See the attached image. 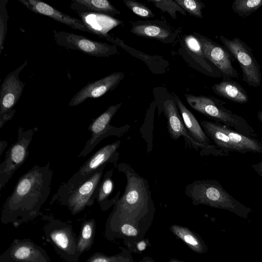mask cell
<instances>
[{"label":"cell","instance_id":"cell-34","mask_svg":"<svg viewBox=\"0 0 262 262\" xmlns=\"http://www.w3.org/2000/svg\"><path fill=\"white\" fill-rule=\"evenodd\" d=\"M251 167L257 172V173L262 177V161L258 163L253 164Z\"/></svg>","mask_w":262,"mask_h":262},{"label":"cell","instance_id":"cell-20","mask_svg":"<svg viewBox=\"0 0 262 262\" xmlns=\"http://www.w3.org/2000/svg\"><path fill=\"white\" fill-rule=\"evenodd\" d=\"M211 88L216 95L231 101L242 104L249 101L248 94L244 88L230 78L223 79Z\"/></svg>","mask_w":262,"mask_h":262},{"label":"cell","instance_id":"cell-18","mask_svg":"<svg viewBox=\"0 0 262 262\" xmlns=\"http://www.w3.org/2000/svg\"><path fill=\"white\" fill-rule=\"evenodd\" d=\"M17 1L34 13L51 17L72 29L91 33L81 20L64 14L46 3L39 0Z\"/></svg>","mask_w":262,"mask_h":262},{"label":"cell","instance_id":"cell-26","mask_svg":"<svg viewBox=\"0 0 262 262\" xmlns=\"http://www.w3.org/2000/svg\"><path fill=\"white\" fill-rule=\"evenodd\" d=\"M95 227L96 223L94 219L82 223L77 245V251L80 255L91 248L94 242Z\"/></svg>","mask_w":262,"mask_h":262},{"label":"cell","instance_id":"cell-1","mask_svg":"<svg viewBox=\"0 0 262 262\" xmlns=\"http://www.w3.org/2000/svg\"><path fill=\"white\" fill-rule=\"evenodd\" d=\"M116 167L125 174L127 182L107 218L104 234L111 239L135 243L145 238L152 223L155 207L147 181L126 163H119Z\"/></svg>","mask_w":262,"mask_h":262},{"label":"cell","instance_id":"cell-13","mask_svg":"<svg viewBox=\"0 0 262 262\" xmlns=\"http://www.w3.org/2000/svg\"><path fill=\"white\" fill-rule=\"evenodd\" d=\"M193 35L200 41L206 58L216 67L223 79L239 78L237 71L232 64L234 58L224 46L196 32Z\"/></svg>","mask_w":262,"mask_h":262},{"label":"cell","instance_id":"cell-23","mask_svg":"<svg viewBox=\"0 0 262 262\" xmlns=\"http://www.w3.org/2000/svg\"><path fill=\"white\" fill-rule=\"evenodd\" d=\"M169 229L176 237L194 252L199 254L206 252V246L201 237L187 227L174 224L170 226Z\"/></svg>","mask_w":262,"mask_h":262},{"label":"cell","instance_id":"cell-32","mask_svg":"<svg viewBox=\"0 0 262 262\" xmlns=\"http://www.w3.org/2000/svg\"><path fill=\"white\" fill-rule=\"evenodd\" d=\"M125 6L137 16L143 18H152L155 16L151 10L145 5L134 0H123Z\"/></svg>","mask_w":262,"mask_h":262},{"label":"cell","instance_id":"cell-35","mask_svg":"<svg viewBox=\"0 0 262 262\" xmlns=\"http://www.w3.org/2000/svg\"><path fill=\"white\" fill-rule=\"evenodd\" d=\"M0 144V155L1 156L4 150L8 146V142L6 141H1Z\"/></svg>","mask_w":262,"mask_h":262},{"label":"cell","instance_id":"cell-28","mask_svg":"<svg viewBox=\"0 0 262 262\" xmlns=\"http://www.w3.org/2000/svg\"><path fill=\"white\" fill-rule=\"evenodd\" d=\"M262 6V0H235L232 5L233 11L239 16L246 18Z\"/></svg>","mask_w":262,"mask_h":262},{"label":"cell","instance_id":"cell-15","mask_svg":"<svg viewBox=\"0 0 262 262\" xmlns=\"http://www.w3.org/2000/svg\"><path fill=\"white\" fill-rule=\"evenodd\" d=\"M174 101L181 115L185 126L190 135L199 143L203 145L209 154L215 156H228L229 152L225 151L211 144L208 137L192 113L186 107L176 94H173Z\"/></svg>","mask_w":262,"mask_h":262},{"label":"cell","instance_id":"cell-30","mask_svg":"<svg viewBox=\"0 0 262 262\" xmlns=\"http://www.w3.org/2000/svg\"><path fill=\"white\" fill-rule=\"evenodd\" d=\"M175 2L189 15L202 18V10L205 5L197 0H174Z\"/></svg>","mask_w":262,"mask_h":262},{"label":"cell","instance_id":"cell-11","mask_svg":"<svg viewBox=\"0 0 262 262\" xmlns=\"http://www.w3.org/2000/svg\"><path fill=\"white\" fill-rule=\"evenodd\" d=\"M121 105L122 103H119L108 106L103 113L92 122L88 128L91 133V136L79 154V158H84L88 155L104 138L111 136L119 137L128 129V125L116 127L110 124L112 119Z\"/></svg>","mask_w":262,"mask_h":262},{"label":"cell","instance_id":"cell-17","mask_svg":"<svg viewBox=\"0 0 262 262\" xmlns=\"http://www.w3.org/2000/svg\"><path fill=\"white\" fill-rule=\"evenodd\" d=\"M11 262H50L45 251L29 239H15L8 250Z\"/></svg>","mask_w":262,"mask_h":262},{"label":"cell","instance_id":"cell-3","mask_svg":"<svg viewBox=\"0 0 262 262\" xmlns=\"http://www.w3.org/2000/svg\"><path fill=\"white\" fill-rule=\"evenodd\" d=\"M185 194L191 199L194 205H205L226 209L242 216H246L251 210L233 198L216 180L194 181L186 187Z\"/></svg>","mask_w":262,"mask_h":262},{"label":"cell","instance_id":"cell-16","mask_svg":"<svg viewBox=\"0 0 262 262\" xmlns=\"http://www.w3.org/2000/svg\"><path fill=\"white\" fill-rule=\"evenodd\" d=\"M163 108L167 120V128L171 138L177 140L183 136L190 141V144L196 149L201 148L205 154H209L207 148L198 142L187 130L179 110L172 100H165L163 103Z\"/></svg>","mask_w":262,"mask_h":262},{"label":"cell","instance_id":"cell-12","mask_svg":"<svg viewBox=\"0 0 262 262\" xmlns=\"http://www.w3.org/2000/svg\"><path fill=\"white\" fill-rule=\"evenodd\" d=\"M106 165L101 166L60 202L61 205L67 207L72 214L75 215L94 204Z\"/></svg>","mask_w":262,"mask_h":262},{"label":"cell","instance_id":"cell-38","mask_svg":"<svg viewBox=\"0 0 262 262\" xmlns=\"http://www.w3.org/2000/svg\"><path fill=\"white\" fill-rule=\"evenodd\" d=\"M257 117L259 121L262 122V111H260L257 113Z\"/></svg>","mask_w":262,"mask_h":262},{"label":"cell","instance_id":"cell-9","mask_svg":"<svg viewBox=\"0 0 262 262\" xmlns=\"http://www.w3.org/2000/svg\"><path fill=\"white\" fill-rule=\"evenodd\" d=\"M53 38L60 47L96 57H106L118 53L116 45L93 40L74 33L54 30Z\"/></svg>","mask_w":262,"mask_h":262},{"label":"cell","instance_id":"cell-24","mask_svg":"<svg viewBox=\"0 0 262 262\" xmlns=\"http://www.w3.org/2000/svg\"><path fill=\"white\" fill-rule=\"evenodd\" d=\"M184 43L187 50L190 55L198 61L210 76L214 77H222L220 72L214 71L213 68L206 61L202 47L199 40L194 35H186L184 38Z\"/></svg>","mask_w":262,"mask_h":262},{"label":"cell","instance_id":"cell-29","mask_svg":"<svg viewBox=\"0 0 262 262\" xmlns=\"http://www.w3.org/2000/svg\"><path fill=\"white\" fill-rule=\"evenodd\" d=\"M154 4L156 7L164 12H167L173 19L177 18L176 12H179L186 16V12L175 2L172 0H148Z\"/></svg>","mask_w":262,"mask_h":262},{"label":"cell","instance_id":"cell-6","mask_svg":"<svg viewBox=\"0 0 262 262\" xmlns=\"http://www.w3.org/2000/svg\"><path fill=\"white\" fill-rule=\"evenodd\" d=\"M37 128L25 129L19 127L16 141L6 152L5 158L0 164V190L5 187L14 172L28 158L29 147Z\"/></svg>","mask_w":262,"mask_h":262},{"label":"cell","instance_id":"cell-2","mask_svg":"<svg viewBox=\"0 0 262 262\" xmlns=\"http://www.w3.org/2000/svg\"><path fill=\"white\" fill-rule=\"evenodd\" d=\"M53 171L50 163L35 165L17 180L4 203L2 223L18 225L40 214V209L50 195Z\"/></svg>","mask_w":262,"mask_h":262},{"label":"cell","instance_id":"cell-31","mask_svg":"<svg viewBox=\"0 0 262 262\" xmlns=\"http://www.w3.org/2000/svg\"><path fill=\"white\" fill-rule=\"evenodd\" d=\"M9 0L0 1V54L4 48L7 31L9 15L6 6Z\"/></svg>","mask_w":262,"mask_h":262},{"label":"cell","instance_id":"cell-33","mask_svg":"<svg viewBox=\"0 0 262 262\" xmlns=\"http://www.w3.org/2000/svg\"><path fill=\"white\" fill-rule=\"evenodd\" d=\"M149 246H150V241L147 238L145 237L141 241L127 247L126 248L131 253L141 254Z\"/></svg>","mask_w":262,"mask_h":262},{"label":"cell","instance_id":"cell-7","mask_svg":"<svg viewBox=\"0 0 262 262\" xmlns=\"http://www.w3.org/2000/svg\"><path fill=\"white\" fill-rule=\"evenodd\" d=\"M220 39L224 47L239 64L242 71L243 80L249 86H260L261 81L260 66L251 49L237 37L230 39L221 35Z\"/></svg>","mask_w":262,"mask_h":262},{"label":"cell","instance_id":"cell-14","mask_svg":"<svg viewBox=\"0 0 262 262\" xmlns=\"http://www.w3.org/2000/svg\"><path fill=\"white\" fill-rule=\"evenodd\" d=\"M124 76L122 72H114L99 80L88 83L73 96L68 106H76L88 98L95 99L101 97L114 90Z\"/></svg>","mask_w":262,"mask_h":262},{"label":"cell","instance_id":"cell-22","mask_svg":"<svg viewBox=\"0 0 262 262\" xmlns=\"http://www.w3.org/2000/svg\"><path fill=\"white\" fill-rule=\"evenodd\" d=\"M221 127L229 137L236 152L242 154L247 152L262 154V143L258 140L241 134L222 124Z\"/></svg>","mask_w":262,"mask_h":262},{"label":"cell","instance_id":"cell-19","mask_svg":"<svg viewBox=\"0 0 262 262\" xmlns=\"http://www.w3.org/2000/svg\"><path fill=\"white\" fill-rule=\"evenodd\" d=\"M159 21H138L132 23L130 31L137 36L169 42L174 39L170 28Z\"/></svg>","mask_w":262,"mask_h":262},{"label":"cell","instance_id":"cell-36","mask_svg":"<svg viewBox=\"0 0 262 262\" xmlns=\"http://www.w3.org/2000/svg\"><path fill=\"white\" fill-rule=\"evenodd\" d=\"M139 262H156L151 257L147 256H143Z\"/></svg>","mask_w":262,"mask_h":262},{"label":"cell","instance_id":"cell-8","mask_svg":"<svg viewBox=\"0 0 262 262\" xmlns=\"http://www.w3.org/2000/svg\"><path fill=\"white\" fill-rule=\"evenodd\" d=\"M45 234L60 256L67 262H78L80 255L77 240L72 226L58 220H53L44 227Z\"/></svg>","mask_w":262,"mask_h":262},{"label":"cell","instance_id":"cell-4","mask_svg":"<svg viewBox=\"0 0 262 262\" xmlns=\"http://www.w3.org/2000/svg\"><path fill=\"white\" fill-rule=\"evenodd\" d=\"M188 104L206 117L215 120L247 136L256 138L254 128L242 117L233 113L224 106L226 104L216 98L185 94Z\"/></svg>","mask_w":262,"mask_h":262},{"label":"cell","instance_id":"cell-5","mask_svg":"<svg viewBox=\"0 0 262 262\" xmlns=\"http://www.w3.org/2000/svg\"><path fill=\"white\" fill-rule=\"evenodd\" d=\"M120 144L121 141L117 140L102 147L93 154L67 182L60 185L56 193L52 196L51 204L56 200L60 202L101 166L110 162L116 163L119 157L117 150Z\"/></svg>","mask_w":262,"mask_h":262},{"label":"cell","instance_id":"cell-37","mask_svg":"<svg viewBox=\"0 0 262 262\" xmlns=\"http://www.w3.org/2000/svg\"><path fill=\"white\" fill-rule=\"evenodd\" d=\"M168 262H185V261L183 260H181L180 259H178L173 258L170 259Z\"/></svg>","mask_w":262,"mask_h":262},{"label":"cell","instance_id":"cell-25","mask_svg":"<svg viewBox=\"0 0 262 262\" xmlns=\"http://www.w3.org/2000/svg\"><path fill=\"white\" fill-rule=\"evenodd\" d=\"M113 170L106 171L97 189L96 200L102 211L107 210L114 204L108 199L111 195L114 188L112 179Z\"/></svg>","mask_w":262,"mask_h":262},{"label":"cell","instance_id":"cell-21","mask_svg":"<svg viewBox=\"0 0 262 262\" xmlns=\"http://www.w3.org/2000/svg\"><path fill=\"white\" fill-rule=\"evenodd\" d=\"M69 7L77 14L100 13L110 15L121 14L107 0H72Z\"/></svg>","mask_w":262,"mask_h":262},{"label":"cell","instance_id":"cell-27","mask_svg":"<svg viewBox=\"0 0 262 262\" xmlns=\"http://www.w3.org/2000/svg\"><path fill=\"white\" fill-rule=\"evenodd\" d=\"M120 253L108 256L100 252L92 255L86 262H134L132 253L126 248L119 246Z\"/></svg>","mask_w":262,"mask_h":262},{"label":"cell","instance_id":"cell-10","mask_svg":"<svg viewBox=\"0 0 262 262\" xmlns=\"http://www.w3.org/2000/svg\"><path fill=\"white\" fill-rule=\"evenodd\" d=\"M27 66V61L9 73L4 79L0 89V129L14 117V108L20 98L26 83L19 78L20 72Z\"/></svg>","mask_w":262,"mask_h":262}]
</instances>
